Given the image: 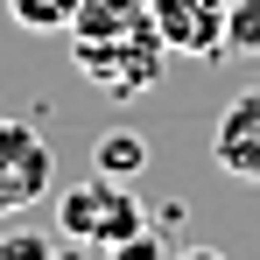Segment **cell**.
I'll use <instances>...</instances> for the list:
<instances>
[{
	"mask_svg": "<svg viewBox=\"0 0 260 260\" xmlns=\"http://www.w3.org/2000/svg\"><path fill=\"white\" fill-rule=\"evenodd\" d=\"M148 225L141 211V197H134L127 183H113V176H91V183H71L63 197H56V232L63 239H78V246H120Z\"/></svg>",
	"mask_w": 260,
	"mask_h": 260,
	"instance_id": "1",
	"label": "cell"
},
{
	"mask_svg": "<svg viewBox=\"0 0 260 260\" xmlns=\"http://www.w3.org/2000/svg\"><path fill=\"white\" fill-rule=\"evenodd\" d=\"M71 56H78V71H85L99 91H113V99H141V91L162 78L169 43H162V36H155V21H148V28L106 36V43H71Z\"/></svg>",
	"mask_w": 260,
	"mask_h": 260,
	"instance_id": "2",
	"label": "cell"
},
{
	"mask_svg": "<svg viewBox=\"0 0 260 260\" xmlns=\"http://www.w3.org/2000/svg\"><path fill=\"white\" fill-rule=\"evenodd\" d=\"M49 176H56V162H49V141L28 120H0V218L28 211V204H43Z\"/></svg>",
	"mask_w": 260,
	"mask_h": 260,
	"instance_id": "3",
	"label": "cell"
},
{
	"mask_svg": "<svg viewBox=\"0 0 260 260\" xmlns=\"http://www.w3.org/2000/svg\"><path fill=\"white\" fill-rule=\"evenodd\" d=\"M225 7H232V0H148L155 36H162L176 56H218V49H225Z\"/></svg>",
	"mask_w": 260,
	"mask_h": 260,
	"instance_id": "4",
	"label": "cell"
},
{
	"mask_svg": "<svg viewBox=\"0 0 260 260\" xmlns=\"http://www.w3.org/2000/svg\"><path fill=\"white\" fill-rule=\"evenodd\" d=\"M211 155H218V169H225V176L260 183V91H239V99L218 113Z\"/></svg>",
	"mask_w": 260,
	"mask_h": 260,
	"instance_id": "5",
	"label": "cell"
},
{
	"mask_svg": "<svg viewBox=\"0 0 260 260\" xmlns=\"http://www.w3.org/2000/svg\"><path fill=\"white\" fill-rule=\"evenodd\" d=\"M148 0H78V21H71V43H106V36H127L148 28Z\"/></svg>",
	"mask_w": 260,
	"mask_h": 260,
	"instance_id": "6",
	"label": "cell"
},
{
	"mask_svg": "<svg viewBox=\"0 0 260 260\" xmlns=\"http://www.w3.org/2000/svg\"><path fill=\"white\" fill-rule=\"evenodd\" d=\"M91 169L113 176V183H134V176L148 169V141H141L134 127H106L99 141H91Z\"/></svg>",
	"mask_w": 260,
	"mask_h": 260,
	"instance_id": "7",
	"label": "cell"
},
{
	"mask_svg": "<svg viewBox=\"0 0 260 260\" xmlns=\"http://www.w3.org/2000/svg\"><path fill=\"white\" fill-rule=\"evenodd\" d=\"M7 14H14V28H28V36H71L78 0H7Z\"/></svg>",
	"mask_w": 260,
	"mask_h": 260,
	"instance_id": "8",
	"label": "cell"
},
{
	"mask_svg": "<svg viewBox=\"0 0 260 260\" xmlns=\"http://www.w3.org/2000/svg\"><path fill=\"white\" fill-rule=\"evenodd\" d=\"M225 49L232 56H260V0H232L225 7Z\"/></svg>",
	"mask_w": 260,
	"mask_h": 260,
	"instance_id": "9",
	"label": "cell"
},
{
	"mask_svg": "<svg viewBox=\"0 0 260 260\" xmlns=\"http://www.w3.org/2000/svg\"><path fill=\"white\" fill-rule=\"evenodd\" d=\"M106 253H113V260H169V246H162V239H155V232L141 225L134 239H120V246H106Z\"/></svg>",
	"mask_w": 260,
	"mask_h": 260,
	"instance_id": "10",
	"label": "cell"
},
{
	"mask_svg": "<svg viewBox=\"0 0 260 260\" xmlns=\"http://www.w3.org/2000/svg\"><path fill=\"white\" fill-rule=\"evenodd\" d=\"M0 260H49V239H36V232H7V239H0Z\"/></svg>",
	"mask_w": 260,
	"mask_h": 260,
	"instance_id": "11",
	"label": "cell"
},
{
	"mask_svg": "<svg viewBox=\"0 0 260 260\" xmlns=\"http://www.w3.org/2000/svg\"><path fill=\"white\" fill-rule=\"evenodd\" d=\"M169 260H225L218 246H183V253H169Z\"/></svg>",
	"mask_w": 260,
	"mask_h": 260,
	"instance_id": "12",
	"label": "cell"
}]
</instances>
